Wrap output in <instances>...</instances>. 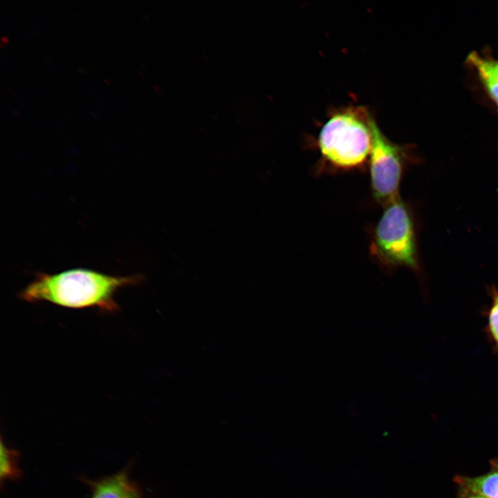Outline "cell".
<instances>
[{
	"label": "cell",
	"instance_id": "1",
	"mask_svg": "<svg viewBox=\"0 0 498 498\" xmlns=\"http://www.w3.org/2000/svg\"><path fill=\"white\" fill-rule=\"evenodd\" d=\"M142 281L140 275H110L88 268H73L54 274L37 273L19 297L31 303L46 302L66 308H97L115 313L119 309L116 293Z\"/></svg>",
	"mask_w": 498,
	"mask_h": 498
},
{
	"label": "cell",
	"instance_id": "4",
	"mask_svg": "<svg viewBox=\"0 0 498 498\" xmlns=\"http://www.w3.org/2000/svg\"><path fill=\"white\" fill-rule=\"evenodd\" d=\"M371 128L372 141L369 160L371 189L375 199L387 205L399 198L405 151L384 135L374 117Z\"/></svg>",
	"mask_w": 498,
	"mask_h": 498
},
{
	"label": "cell",
	"instance_id": "2",
	"mask_svg": "<svg viewBox=\"0 0 498 498\" xmlns=\"http://www.w3.org/2000/svg\"><path fill=\"white\" fill-rule=\"evenodd\" d=\"M371 112L362 106L342 108L328 118L317 137L324 160L333 167L349 169L369 159L371 148Z\"/></svg>",
	"mask_w": 498,
	"mask_h": 498
},
{
	"label": "cell",
	"instance_id": "8",
	"mask_svg": "<svg viewBox=\"0 0 498 498\" xmlns=\"http://www.w3.org/2000/svg\"><path fill=\"white\" fill-rule=\"evenodd\" d=\"M491 304L487 311V336L493 349L498 351V290L492 289Z\"/></svg>",
	"mask_w": 498,
	"mask_h": 498
},
{
	"label": "cell",
	"instance_id": "11",
	"mask_svg": "<svg viewBox=\"0 0 498 498\" xmlns=\"http://www.w3.org/2000/svg\"><path fill=\"white\" fill-rule=\"evenodd\" d=\"M131 498H140L138 490L136 492Z\"/></svg>",
	"mask_w": 498,
	"mask_h": 498
},
{
	"label": "cell",
	"instance_id": "9",
	"mask_svg": "<svg viewBox=\"0 0 498 498\" xmlns=\"http://www.w3.org/2000/svg\"><path fill=\"white\" fill-rule=\"evenodd\" d=\"M17 474L16 468L15 454L11 450L4 446L3 442L1 443V464H0V475L1 478H11L15 477Z\"/></svg>",
	"mask_w": 498,
	"mask_h": 498
},
{
	"label": "cell",
	"instance_id": "10",
	"mask_svg": "<svg viewBox=\"0 0 498 498\" xmlns=\"http://www.w3.org/2000/svg\"><path fill=\"white\" fill-rule=\"evenodd\" d=\"M459 498H489L488 497L470 492L466 489L460 488Z\"/></svg>",
	"mask_w": 498,
	"mask_h": 498
},
{
	"label": "cell",
	"instance_id": "7",
	"mask_svg": "<svg viewBox=\"0 0 498 498\" xmlns=\"http://www.w3.org/2000/svg\"><path fill=\"white\" fill-rule=\"evenodd\" d=\"M467 61L477 71L489 94L498 106V60L487 59L471 53Z\"/></svg>",
	"mask_w": 498,
	"mask_h": 498
},
{
	"label": "cell",
	"instance_id": "6",
	"mask_svg": "<svg viewBox=\"0 0 498 498\" xmlns=\"http://www.w3.org/2000/svg\"><path fill=\"white\" fill-rule=\"evenodd\" d=\"M93 488V498H131L138 491L125 472L95 483Z\"/></svg>",
	"mask_w": 498,
	"mask_h": 498
},
{
	"label": "cell",
	"instance_id": "3",
	"mask_svg": "<svg viewBox=\"0 0 498 498\" xmlns=\"http://www.w3.org/2000/svg\"><path fill=\"white\" fill-rule=\"evenodd\" d=\"M371 252L387 266L418 267L412 221L399 198L386 205L374 231Z\"/></svg>",
	"mask_w": 498,
	"mask_h": 498
},
{
	"label": "cell",
	"instance_id": "5",
	"mask_svg": "<svg viewBox=\"0 0 498 498\" xmlns=\"http://www.w3.org/2000/svg\"><path fill=\"white\" fill-rule=\"evenodd\" d=\"M454 481L460 488L489 498H498V460L490 461V470L477 477L457 475Z\"/></svg>",
	"mask_w": 498,
	"mask_h": 498
}]
</instances>
